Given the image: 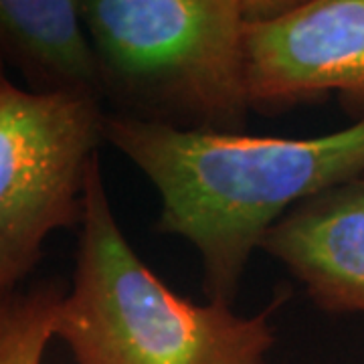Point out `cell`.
<instances>
[{
  "label": "cell",
  "mask_w": 364,
  "mask_h": 364,
  "mask_svg": "<svg viewBox=\"0 0 364 364\" xmlns=\"http://www.w3.org/2000/svg\"><path fill=\"white\" fill-rule=\"evenodd\" d=\"M67 289L41 282L0 296V364H43Z\"/></svg>",
  "instance_id": "8"
},
{
  "label": "cell",
  "mask_w": 364,
  "mask_h": 364,
  "mask_svg": "<svg viewBox=\"0 0 364 364\" xmlns=\"http://www.w3.org/2000/svg\"><path fill=\"white\" fill-rule=\"evenodd\" d=\"M114 114L245 134L249 25L282 0H79Z\"/></svg>",
  "instance_id": "3"
},
{
  "label": "cell",
  "mask_w": 364,
  "mask_h": 364,
  "mask_svg": "<svg viewBox=\"0 0 364 364\" xmlns=\"http://www.w3.org/2000/svg\"><path fill=\"white\" fill-rule=\"evenodd\" d=\"M0 63L28 91L104 104V79L79 0H0Z\"/></svg>",
  "instance_id": "7"
},
{
  "label": "cell",
  "mask_w": 364,
  "mask_h": 364,
  "mask_svg": "<svg viewBox=\"0 0 364 364\" xmlns=\"http://www.w3.org/2000/svg\"><path fill=\"white\" fill-rule=\"evenodd\" d=\"M253 112L279 114L336 93L364 117V0L282 2L247 31Z\"/></svg>",
  "instance_id": "5"
},
{
  "label": "cell",
  "mask_w": 364,
  "mask_h": 364,
  "mask_svg": "<svg viewBox=\"0 0 364 364\" xmlns=\"http://www.w3.org/2000/svg\"><path fill=\"white\" fill-rule=\"evenodd\" d=\"M259 249L282 261L328 314H364V174L286 213Z\"/></svg>",
  "instance_id": "6"
},
{
  "label": "cell",
  "mask_w": 364,
  "mask_h": 364,
  "mask_svg": "<svg viewBox=\"0 0 364 364\" xmlns=\"http://www.w3.org/2000/svg\"><path fill=\"white\" fill-rule=\"evenodd\" d=\"M2 67H4V65H2V63H0V69H2Z\"/></svg>",
  "instance_id": "9"
},
{
  "label": "cell",
  "mask_w": 364,
  "mask_h": 364,
  "mask_svg": "<svg viewBox=\"0 0 364 364\" xmlns=\"http://www.w3.org/2000/svg\"><path fill=\"white\" fill-rule=\"evenodd\" d=\"M104 119V104L18 90L0 69V296L37 267L49 235L81 225Z\"/></svg>",
  "instance_id": "4"
},
{
  "label": "cell",
  "mask_w": 364,
  "mask_h": 364,
  "mask_svg": "<svg viewBox=\"0 0 364 364\" xmlns=\"http://www.w3.org/2000/svg\"><path fill=\"white\" fill-rule=\"evenodd\" d=\"M104 138L154 184L156 229L198 251L208 301L227 306L275 223L301 200L364 174V117L324 136L267 138L105 114Z\"/></svg>",
  "instance_id": "1"
},
{
  "label": "cell",
  "mask_w": 364,
  "mask_h": 364,
  "mask_svg": "<svg viewBox=\"0 0 364 364\" xmlns=\"http://www.w3.org/2000/svg\"><path fill=\"white\" fill-rule=\"evenodd\" d=\"M286 294L251 318L221 301L195 304L172 291L134 251L91 162L75 273L55 336L75 364H269V324Z\"/></svg>",
  "instance_id": "2"
}]
</instances>
